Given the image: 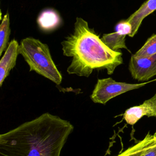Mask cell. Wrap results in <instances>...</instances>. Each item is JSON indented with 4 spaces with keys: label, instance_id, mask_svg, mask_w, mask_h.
I'll list each match as a JSON object with an SVG mask.
<instances>
[{
    "label": "cell",
    "instance_id": "8fae6325",
    "mask_svg": "<svg viewBox=\"0 0 156 156\" xmlns=\"http://www.w3.org/2000/svg\"><path fill=\"white\" fill-rule=\"evenodd\" d=\"M125 35H121L116 32L104 34L101 38L103 43L110 49L114 51H119V49H128L126 44Z\"/></svg>",
    "mask_w": 156,
    "mask_h": 156
},
{
    "label": "cell",
    "instance_id": "3957f363",
    "mask_svg": "<svg viewBox=\"0 0 156 156\" xmlns=\"http://www.w3.org/2000/svg\"><path fill=\"white\" fill-rule=\"evenodd\" d=\"M20 54L29 65V71H35L57 85L61 83L62 74L55 65L46 44L32 37L25 38L20 42Z\"/></svg>",
    "mask_w": 156,
    "mask_h": 156
},
{
    "label": "cell",
    "instance_id": "4fadbf2b",
    "mask_svg": "<svg viewBox=\"0 0 156 156\" xmlns=\"http://www.w3.org/2000/svg\"><path fill=\"white\" fill-rule=\"evenodd\" d=\"M133 55L140 58H147L156 55V34L152 35Z\"/></svg>",
    "mask_w": 156,
    "mask_h": 156
},
{
    "label": "cell",
    "instance_id": "6da1fadb",
    "mask_svg": "<svg viewBox=\"0 0 156 156\" xmlns=\"http://www.w3.org/2000/svg\"><path fill=\"white\" fill-rule=\"evenodd\" d=\"M74 126L48 112L0 135V156H60Z\"/></svg>",
    "mask_w": 156,
    "mask_h": 156
},
{
    "label": "cell",
    "instance_id": "7c38bea8",
    "mask_svg": "<svg viewBox=\"0 0 156 156\" xmlns=\"http://www.w3.org/2000/svg\"><path fill=\"white\" fill-rule=\"evenodd\" d=\"M10 35V16L9 13H7L3 17L0 25V55L7 49Z\"/></svg>",
    "mask_w": 156,
    "mask_h": 156
},
{
    "label": "cell",
    "instance_id": "9a60e30c",
    "mask_svg": "<svg viewBox=\"0 0 156 156\" xmlns=\"http://www.w3.org/2000/svg\"><path fill=\"white\" fill-rule=\"evenodd\" d=\"M152 81H156V79H155L154 80H152Z\"/></svg>",
    "mask_w": 156,
    "mask_h": 156
},
{
    "label": "cell",
    "instance_id": "8992f818",
    "mask_svg": "<svg viewBox=\"0 0 156 156\" xmlns=\"http://www.w3.org/2000/svg\"><path fill=\"white\" fill-rule=\"evenodd\" d=\"M144 116L156 118V93L141 104L127 108L122 114L126 122L131 126L135 124Z\"/></svg>",
    "mask_w": 156,
    "mask_h": 156
},
{
    "label": "cell",
    "instance_id": "52a82bcc",
    "mask_svg": "<svg viewBox=\"0 0 156 156\" xmlns=\"http://www.w3.org/2000/svg\"><path fill=\"white\" fill-rule=\"evenodd\" d=\"M20 54V44L13 39L5 51V53L0 60V86L9 76L10 71L15 66L17 57Z\"/></svg>",
    "mask_w": 156,
    "mask_h": 156
},
{
    "label": "cell",
    "instance_id": "7a4b0ae2",
    "mask_svg": "<svg viewBox=\"0 0 156 156\" xmlns=\"http://www.w3.org/2000/svg\"><path fill=\"white\" fill-rule=\"evenodd\" d=\"M61 44L63 54L72 58L66 70L69 74L88 77L94 69H106L110 75L123 63L122 52L108 48L80 17L76 18L73 32Z\"/></svg>",
    "mask_w": 156,
    "mask_h": 156
},
{
    "label": "cell",
    "instance_id": "5bb4252c",
    "mask_svg": "<svg viewBox=\"0 0 156 156\" xmlns=\"http://www.w3.org/2000/svg\"><path fill=\"white\" fill-rule=\"evenodd\" d=\"M132 31L131 24L127 20L120 21L115 27V32L122 35L129 36Z\"/></svg>",
    "mask_w": 156,
    "mask_h": 156
},
{
    "label": "cell",
    "instance_id": "277c9868",
    "mask_svg": "<svg viewBox=\"0 0 156 156\" xmlns=\"http://www.w3.org/2000/svg\"><path fill=\"white\" fill-rule=\"evenodd\" d=\"M151 81L140 83L116 82L111 77L98 79L90 98L94 103L105 104L111 99L130 90L140 88Z\"/></svg>",
    "mask_w": 156,
    "mask_h": 156
},
{
    "label": "cell",
    "instance_id": "9c48e42d",
    "mask_svg": "<svg viewBox=\"0 0 156 156\" xmlns=\"http://www.w3.org/2000/svg\"><path fill=\"white\" fill-rule=\"evenodd\" d=\"M37 21L41 30L44 32H51L59 27L62 20L59 13L55 10L47 9L38 15Z\"/></svg>",
    "mask_w": 156,
    "mask_h": 156
},
{
    "label": "cell",
    "instance_id": "ba28073f",
    "mask_svg": "<svg viewBox=\"0 0 156 156\" xmlns=\"http://www.w3.org/2000/svg\"><path fill=\"white\" fill-rule=\"evenodd\" d=\"M155 10H156V0H147L143 2L139 9L127 19L132 27V33L129 37H133L137 33L143 20Z\"/></svg>",
    "mask_w": 156,
    "mask_h": 156
},
{
    "label": "cell",
    "instance_id": "30bf717a",
    "mask_svg": "<svg viewBox=\"0 0 156 156\" xmlns=\"http://www.w3.org/2000/svg\"><path fill=\"white\" fill-rule=\"evenodd\" d=\"M155 142L156 131L154 134H151L149 132L143 140L129 147L124 151H121L115 156H143Z\"/></svg>",
    "mask_w": 156,
    "mask_h": 156
},
{
    "label": "cell",
    "instance_id": "5b68a950",
    "mask_svg": "<svg viewBox=\"0 0 156 156\" xmlns=\"http://www.w3.org/2000/svg\"><path fill=\"white\" fill-rule=\"evenodd\" d=\"M129 70L134 79L139 82L149 80L156 76V55L147 58L132 55L129 63Z\"/></svg>",
    "mask_w": 156,
    "mask_h": 156
}]
</instances>
